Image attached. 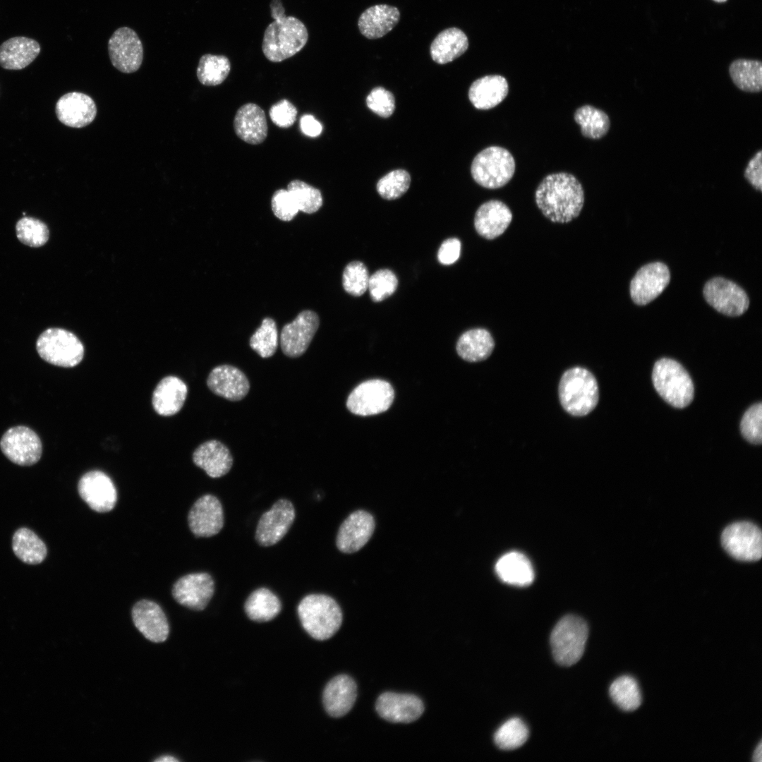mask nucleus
<instances>
[{
  "mask_svg": "<svg viewBox=\"0 0 762 762\" xmlns=\"http://www.w3.org/2000/svg\"><path fill=\"white\" fill-rule=\"evenodd\" d=\"M535 198L545 217L555 223H567L579 215L584 203V191L574 175L560 172L542 180Z\"/></svg>",
  "mask_w": 762,
  "mask_h": 762,
  "instance_id": "nucleus-1",
  "label": "nucleus"
},
{
  "mask_svg": "<svg viewBox=\"0 0 762 762\" xmlns=\"http://www.w3.org/2000/svg\"><path fill=\"white\" fill-rule=\"evenodd\" d=\"M270 7L274 21L265 30L262 50L269 61L281 62L293 56L305 47L308 40V32L298 18L285 15V8L281 0H272Z\"/></svg>",
  "mask_w": 762,
  "mask_h": 762,
  "instance_id": "nucleus-2",
  "label": "nucleus"
},
{
  "mask_svg": "<svg viewBox=\"0 0 762 762\" xmlns=\"http://www.w3.org/2000/svg\"><path fill=\"white\" fill-rule=\"evenodd\" d=\"M560 404L573 416H584L597 406L599 390L595 376L586 368L573 367L562 375L558 387Z\"/></svg>",
  "mask_w": 762,
  "mask_h": 762,
  "instance_id": "nucleus-3",
  "label": "nucleus"
},
{
  "mask_svg": "<svg viewBox=\"0 0 762 762\" xmlns=\"http://www.w3.org/2000/svg\"><path fill=\"white\" fill-rule=\"evenodd\" d=\"M297 611L304 629L317 640L331 638L342 622V612L338 603L325 594L306 595L299 603Z\"/></svg>",
  "mask_w": 762,
  "mask_h": 762,
  "instance_id": "nucleus-4",
  "label": "nucleus"
},
{
  "mask_svg": "<svg viewBox=\"0 0 762 762\" xmlns=\"http://www.w3.org/2000/svg\"><path fill=\"white\" fill-rule=\"evenodd\" d=\"M652 380L660 396L676 408L688 406L694 397V385L687 370L677 361L661 358L653 367Z\"/></svg>",
  "mask_w": 762,
  "mask_h": 762,
  "instance_id": "nucleus-5",
  "label": "nucleus"
},
{
  "mask_svg": "<svg viewBox=\"0 0 762 762\" xmlns=\"http://www.w3.org/2000/svg\"><path fill=\"white\" fill-rule=\"evenodd\" d=\"M586 622L575 615L562 617L550 635V645L555 661L562 666H572L582 657L588 639Z\"/></svg>",
  "mask_w": 762,
  "mask_h": 762,
  "instance_id": "nucleus-6",
  "label": "nucleus"
},
{
  "mask_svg": "<svg viewBox=\"0 0 762 762\" xmlns=\"http://www.w3.org/2000/svg\"><path fill=\"white\" fill-rule=\"evenodd\" d=\"M515 161L505 148L490 146L480 151L473 159L471 173L480 186L495 189L506 185L513 177Z\"/></svg>",
  "mask_w": 762,
  "mask_h": 762,
  "instance_id": "nucleus-7",
  "label": "nucleus"
},
{
  "mask_svg": "<svg viewBox=\"0 0 762 762\" xmlns=\"http://www.w3.org/2000/svg\"><path fill=\"white\" fill-rule=\"evenodd\" d=\"M36 349L44 361L64 368L78 365L85 353L84 346L77 336L57 327L49 328L40 335Z\"/></svg>",
  "mask_w": 762,
  "mask_h": 762,
  "instance_id": "nucleus-8",
  "label": "nucleus"
},
{
  "mask_svg": "<svg viewBox=\"0 0 762 762\" xmlns=\"http://www.w3.org/2000/svg\"><path fill=\"white\" fill-rule=\"evenodd\" d=\"M394 392L382 380H370L358 385L349 394L347 409L358 416H372L387 411L392 405Z\"/></svg>",
  "mask_w": 762,
  "mask_h": 762,
  "instance_id": "nucleus-9",
  "label": "nucleus"
},
{
  "mask_svg": "<svg viewBox=\"0 0 762 762\" xmlns=\"http://www.w3.org/2000/svg\"><path fill=\"white\" fill-rule=\"evenodd\" d=\"M721 541L725 550L737 560L754 562L761 557V531L751 522H736L727 526L722 533Z\"/></svg>",
  "mask_w": 762,
  "mask_h": 762,
  "instance_id": "nucleus-10",
  "label": "nucleus"
},
{
  "mask_svg": "<svg viewBox=\"0 0 762 762\" xmlns=\"http://www.w3.org/2000/svg\"><path fill=\"white\" fill-rule=\"evenodd\" d=\"M4 454L13 463L20 466H31L41 457L42 446L37 433L23 425L9 428L0 440Z\"/></svg>",
  "mask_w": 762,
  "mask_h": 762,
  "instance_id": "nucleus-11",
  "label": "nucleus"
},
{
  "mask_svg": "<svg viewBox=\"0 0 762 762\" xmlns=\"http://www.w3.org/2000/svg\"><path fill=\"white\" fill-rule=\"evenodd\" d=\"M108 52L111 64L124 73L137 71L143 59L142 42L128 27H121L113 32L108 42Z\"/></svg>",
  "mask_w": 762,
  "mask_h": 762,
  "instance_id": "nucleus-12",
  "label": "nucleus"
},
{
  "mask_svg": "<svg viewBox=\"0 0 762 762\" xmlns=\"http://www.w3.org/2000/svg\"><path fill=\"white\" fill-rule=\"evenodd\" d=\"M703 296L708 304L727 316H739L749 308L746 292L737 284L722 277L709 280L704 286Z\"/></svg>",
  "mask_w": 762,
  "mask_h": 762,
  "instance_id": "nucleus-13",
  "label": "nucleus"
},
{
  "mask_svg": "<svg viewBox=\"0 0 762 762\" xmlns=\"http://www.w3.org/2000/svg\"><path fill=\"white\" fill-rule=\"evenodd\" d=\"M320 325L316 313L310 310L301 312L296 319L286 324L280 334V345L284 354L298 358L308 349Z\"/></svg>",
  "mask_w": 762,
  "mask_h": 762,
  "instance_id": "nucleus-14",
  "label": "nucleus"
},
{
  "mask_svg": "<svg viewBox=\"0 0 762 762\" xmlns=\"http://www.w3.org/2000/svg\"><path fill=\"white\" fill-rule=\"evenodd\" d=\"M294 519L295 509L292 503L286 499L277 500L260 518L255 540L265 547L277 543L286 534Z\"/></svg>",
  "mask_w": 762,
  "mask_h": 762,
  "instance_id": "nucleus-15",
  "label": "nucleus"
},
{
  "mask_svg": "<svg viewBox=\"0 0 762 762\" xmlns=\"http://www.w3.org/2000/svg\"><path fill=\"white\" fill-rule=\"evenodd\" d=\"M78 490L80 497L97 512L111 511L117 501L116 488L111 478L101 471H90L79 480Z\"/></svg>",
  "mask_w": 762,
  "mask_h": 762,
  "instance_id": "nucleus-16",
  "label": "nucleus"
},
{
  "mask_svg": "<svg viewBox=\"0 0 762 762\" xmlns=\"http://www.w3.org/2000/svg\"><path fill=\"white\" fill-rule=\"evenodd\" d=\"M670 274L660 262L647 264L636 273L630 284V294L637 305H646L658 297L668 285Z\"/></svg>",
  "mask_w": 762,
  "mask_h": 762,
  "instance_id": "nucleus-17",
  "label": "nucleus"
},
{
  "mask_svg": "<svg viewBox=\"0 0 762 762\" xmlns=\"http://www.w3.org/2000/svg\"><path fill=\"white\" fill-rule=\"evenodd\" d=\"M214 592V580L209 574L205 572L185 575L176 581L172 588V595L175 600L194 610H204Z\"/></svg>",
  "mask_w": 762,
  "mask_h": 762,
  "instance_id": "nucleus-18",
  "label": "nucleus"
},
{
  "mask_svg": "<svg viewBox=\"0 0 762 762\" xmlns=\"http://www.w3.org/2000/svg\"><path fill=\"white\" fill-rule=\"evenodd\" d=\"M192 533L198 537H211L224 526V512L220 501L214 495H205L192 506L188 516Z\"/></svg>",
  "mask_w": 762,
  "mask_h": 762,
  "instance_id": "nucleus-19",
  "label": "nucleus"
},
{
  "mask_svg": "<svg viewBox=\"0 0 762 762\" xmlns=\"http://www.w3.org/2000/svg\"><path fill=\"white\" fill-rule=\"evenodd\" d=\"M375 528L373 516L363 510L351 513L341 524L337 536V548L344 553L361 549L369 540Z\"/></svg>",
  "mask_w": 762,
  "mask_h": 762,
  "instance_id": "nucleus-20",
  "label": "nucleus"
},
{
  "mask_svg": "<svg viewBox=\"0 0 762 762\" xmlns=\"http://www.w3.org/2000/svg\"><path fill=\"white\" fill-rule=\"evenodd\" d=\"M377 713L383 719L396 723H409L418 719L424 711L422 701L411 694L385 692L375 704Z\"/></svg>",
  "mask_w": 762,
  "mask_h": 762,
  "instance_id": "nucleus-21",
  "label": "nucleus"
},
{
  "mask_svg": "<svg viewBox=\"0 0 762 762\" xmlns=\"http://www.w3.org/2000/svg\"><path fill=\"white\" fill-rule=\"evenodd\" d=\"M56 115L61 123L71 128H83L96 117L97 107L87 95L79 92L62 95L55 106Z\"/></svg>",
  "mask_w": 762,
  "mask_h": 762,
  "instance_id": "nucleus-22",
  "label": "nucleus"
},
{
  "mask_svg": "<svg viewBox=\"0 0 762 762\" xmlns=\"http://www.w3.org/2000/svg\"><path fill=\"white\" fill-rule=\"evenodd\" d=\"M207 385L216 395L231 401L243 399L250 390L247 376L240 369L231 365L214 368L207 377Z\"/></svg>",
  "mask_w": 762,
  "mask_h": 762,
  "instance_id": "nucleus-23",
  "label": "nucleus"
},
{
  "mask_svg": "<svg viewBox=\"0 0 762 762\" xmlns=\"http://www.w3.org/2000/svg\"><path fill=\"white\" fill-rule=\"evenodd\" d=\"M135 627L148 640L155 643L166 641L169 626L165 614L156 603L141 600L136 603L131 612Z\"/></svg>",
  "mask_w": 762,
  "mask_h": 762,
  "instance_id": "nucleus-24",
  "label": "nucleus"
},
{
  "mask_svg": "<svg viewBox=\"0 0 762 762\" xmlns=\"http://www.w3.org/2000/svg\"><path fill=\"white\" fill-rule=\"evenodd\" d=\"M234 129L243 141L251 145L262 143L268 133L264 110L254 103L242 105L235 114Z\"/></svg>",
  "mask_w": 762,
  "mask_h": 762,
  "instance_id": "nucleus-25",
  "label": "nucleus"
},
{
  "mask_svg": "<svg viewBox=\"0 0 762 762\" xmlns=\"http://www.w3.org/2000/svg\"><path fill=\"white\" fill-rule=\"evenodd\" d=\"M512 219L509 208L497 200H489L477 210L474 225L476 231L482 237L494 239L502 235Z\"/></svg>",
  "mask_w": 762,
  "mask_h": 762,
  "instance_id": "nucleus-26",
  "label": "nucleus"
},
{
  "mask_svg": "<svg viewBox=\"0 0 762 762\" xmlns=\"http://www.w3.org/2000/svg\"><path fill=\"white\" fill-rule=\"evenodd\" d=\"M357 689L353 679L340 675L332 679L323 691V704L332 717L340 718L352 708L356 698Z\"/></svg>",
  "mask_w": 762,
  "mask_h": 762,
  "instance_id": "nucleus-27",
  "label": "nucleus"
},
{
  "mask_svg": "<svg viewBox=\"0 0 762 762\" xmlns=\"http://www.w3.org/2000/svg\"><path fill=\"white\" fill-rule=\"evenodd\" d=\"M194 464L211 478L226 475L233 465L229 448L220 441L211 440L200 445L193 454Z\"/></svg>",
  "mask_w": 762,
  "mask_h": 762,
  "instance_id": "nucleus-28",
  "label": "nucleus"
},
{
  "mask_svg": "<svg viewBox=\"0 0 762 762\" xmlns=\"http://www.w3.org/2000/svg\"><path fill=\"white\" fill-rule=\"evenodd\" d=\"M188 393L186 384L180 378L169 375L162 378L152 393V404L157 413L170 416L183 407Z\"/></svg>",
  "mask_w": 762,
  "mask_h": 762,
  "instance_id": "nucleus-29",
  "label": "nucleus"
},
{
  "mask_svg": "<svg viewBox=\"0 0 762 762\" xmlns=\"http://www.w3.org/2000/svg\"><path fill=\"white\" fill-rule=\"evenodd\" d=\"M41 51L40 43L32 38L17 36L0 44V66L6 70H21L30 65Z\"/></svg>",
  "mask_w": 762,
  "mask_h": 762,
  "instance_id": "nucleus-30",
  "label": "nucleus"
},
{
  "mask_svg": "<svg viewBox=\"0 0 762 762\" xmlns=\"http://www.w3.org/2000/svg\"><path fill=\"white\" fill-rule=\"evenodd\" d=\"M400 19L399 9L387 4H377L365 10L360 16L358 26L368 39H377L390 32Z\"/></svg>",
  "mask_w": 762,
  "mask_h": 762,
  "instance_id": "nucleus-31",
  "label": "nucleus"
},
{
  "mask_svg": "<svg viewBox=\"0 0 762 762\" xmlns=\"http://www.w3.org/2000/svg\"><path fill=\"white\" fill-rule=\"evenodd\" d=\"M508 92L509 85L504 77L490 75L473 82L468 90V98L476 109L487 110L502 102Z\"/></svg>",
  "mask_w": 762,
  "mask_h": 762,
  "instance_id": "nucleus-32",
  "label": "nucleus"
},
{
  "mask_svg": "<svg viewBox=\"0 0 762 762\" xmlns=\"http://www.w3.org/2000/svg\"><path fill=\"white\" fill-rule=\"evenodd\" d=\"M497 576L504 583L526 586L534 580V571L528 557L519 552H510L502 555L495 567Z\"/></svg>",
  "mask_w": 762,
  "mask_h": 762,
  "instance_id": "nucleus-33",
  "label": "nucleus"
},
{
  "mask_svg": "<svg viewBox=\"0 0 762 762\" xmlns=\"http://www.w3.org/2000/svg\"><path fill=\"white\" fill-rule=\"evenodd\" d=\"M468 47V40L459 28H449L440 32L431 43L430 53L432 59L439 64L454 61L462 55Z\"/></svg>",
  "mask_w": 762,
  "mask_h": 762,
  "instance_id": "nucleus-34",
  "label": "nucleus"
},
{
  "mask_svg": "<svg viewBox=\"0 0 762 762\" xmlns=\"http://www.w3.org/2000/svg\"><path fill=\"white\" fill-rule=\"evenodd\" d=\"M495 347L494 339L485 329L476 328L463 333L456 344L459 356L468 362L487 359Z\"/></svg>",
  "mask_w": 762,
  "mask_h": 762,
  "instance_id": "nucleus-35",
  "label": "nucleus"
},
{
  "mask_svg": "<svg viewBox=\"0 0 762 762\" xmlns=\"http://www.w3.org/2000/svg\"><path fill=\"white\" fill-rule=\"evenodd\" d=\"M244 609L250 619L259 622H268L280 612L282 603L279 598L270 589L260 588L248 597Z\"/></svg>",
  "mask_w": 762,
  "mask_h": 762,
  "instance_id": "nucleus-36",
  "label": "nucleus"
},
{
  "mask_svg": "<svg viewBox=\"0 0 762 762\" xmlns=\"http://www.w3.org/2000/svg\"><path fill=\"white\" fill-rule=\"evenodd\" d=\"M12 548L15 555L28 564L41 563L47 553L44 543L35 532L27 528H18L14 533Z\"/></svg>",
  "mask_w": 762,
  "mask_h": 762,
  "instance_id": "nucleus-37",
  "label": "nucleus"
},
{
  "mask_svg": "<svg viewBox=\"0 0 762 762\" xmlns=\"http://www.w3.org/2000/svg\"><path fill=\"white\" fill-rule=\"evenodd\" d=\"M730 76L734 85L746 92L762 90V64L758 60L739 59L731 63Z\"/></svg>",
  "mask_w": 762,
  "mask_h": 762,
  "instance_id": "nucleus-38",
  "label": "nucleus"
},
{
  "mask_svg": "<svg viewBox=\"0 0 762 762\" xmlns=\"http://www.w3.org/2000/svg\"><path fill=\"white\" fill-rule=\"evenodd\" d=\"M574 118L581 126L582 135L588 138L600 139L607 133L610 127L607 114L591 105H583L578 108Z\"/></svg>",
  "mask_w": 762,
  "mask_h": 762,
  "instance_id": "nucleus-39",
  "label": "nucleus"
},
{
  "mask_svg": "<svg viewBox=\"0 0 762 762\" xmlns=\"http://www.w3.org/2000/svg\"><path fill=\"white\" fill-rule=\"evenodd\" d=\"M231 71V62L224 55L205 54L200 60L196 70L199 82L207 86L222 84Z\"/></svg>",
  "mask_w": 762,
  "mask_h": 762,
  "instance_id": "nucleus-40",
  "label": "nucleus"
},
{
  "mask_svg": "<svg viewBox=\"0 0 762 762\" xmlns=\"http://www.w3.org/2000/svg\"><path fill=\"white\" fill-rule=\"evenodd\" d=\"M609 692L614 703L623 710L633 711L641 703L639 685L632 677H618L611 684Z\"/></svg>",
  "mask_w": 762,
  "mask_h": 762,
  "instance_id": "nucleus-41",
  "label": "nucleus"
},
{
  "mask_svg": "<svg viewBox=\"0 0 762 762\" xmlns=\"http://www.w3.org/2000/svg\"><path fill=\"white\" fill-rule=\"evenodd\" d=\"M529 735L526 725L519 718H512L503 723L494 735L497 746L502 750H513L525 744Z\"/></svg>",
  "mask_w": 762,
  "mask_h": 762,
  "instance_id": "nucleus-42",
  "label": "nucleus"
},
{
  "mask_svg": "<svg viewBox=\"0 0 762 762\" xmlns=\"http://www.w3.org/2000/svg\"><path fill=\"white\" fill-rule=\"evenodd\" d=\"M249 344L260 357L267 358L272 356L278 346V332L275 321L270 318H264L260 327L250 338Z\"/></svg>",
  "mask_w": 762,
  "mask_h": 762,
  "instance_id": "nucleus-43",
  "label": "nucleus"
},
{
  "mask_svg": "<svg viewBox=\"0 0 762 762\" xmlns=\"http://www.w3.org/2000/svg\"><path fill=\"white\" fill-rule=\"evenodd\" d=\"M287 190L293 196L299 211L307 214L316 212L322 207L323 199L320 190L301 180H292Z\"/></svg>",
  "mask_w": 762,
  "mask_h": 762,
  "instance_id": "nucleus-44",
  "label": "nucleus"
},
{
  "mask_svg": "<svg viewBox=\"0 0 762 762\" xmlns=\"http://www.w3.org/2000/svg\"><path fill=\"white\" fill-rule=\"evenodd\" d=\"M16 231L18 240L30 247L38 248L44 246L49 236L47 225L41 220L31 217H24L19 219Z\"/></svg>",
  "mask_w": 762,
  "mask_h": 762,
  "instance_id": "nucleus-45",
  "label": "nucleus"
},
{
  "mask_svg": "<svg viewBox=\"0 0 762 762\" xmlns=\"http://www.w3.org/2000/svg\"><path fill=\"white\" fill-rule=\"evenodd\" d=\"M411 176L404 169H397L387 174L377 183V190L384 199L392 200L402 196L409 189Z\"/></svg>",
  "mask_w": 762,
  "mask_h": 762,
  "instance_id": "nucleus-46",
  "label": "nucleus"
},
{
  "mask_svg": "<svg viewBox=\"0 0 762 762\" xmlns=\"http://www.w3.org/2000/svg\"><path fill=\"white\" fill-rule=\"evenodd\" d=\"M368 271L365 265L359 261H353L344 268L342 284L344 290L354 296L363 295L368 287Z\"/></svg>",
  "mask_w": 762,
  "mask_h": 762,
  "instance_id": "nucleus-47",
  "label": "nucleus"
},
{
  "mask_svg": "<svg viewBox=\"0 0 762 762\" xmlns=\"http://www.w3.org/2000/svg\"><path fill=\"white\" fill-rule=\"evenodd\" d=\"M398 280L389 270L382 269L376 271L369 277L368 287L372 300L380 302L390 296L397 289Z\"/></svg>",
  "mask_w": 762,
  "mask_h": 762,
  "instance_id": "nucleus-48",
  "label": "nucleus"
},
{
  "mask_svg": "<svg viewBox=\"0 0 762 762\" xmlns=\"http://www.w3.org/2000/svg\"><path fill=\"white\" fill-rule=\"evenodd\" d=\"M741 432L749 442L760 445L762 441V404L751 406L744 414L740 425Z\"/></svg>",
  "mask_w": 762,
  "mask_h": 762,
  "instance_id": "nucleus-49",
  "label": "nucleus"
},
{
  "mask_svg": "<svg viewBox=\"0 0 762 762\" xmlns=\"http://www.w3.org/2000/svg\"><path fill=\"white\" fill-rule=\"evenodd\" d=\"M368 107L382 118L389 117L395 109L393 94L382 87L373 88L366 97Z\"/></svg>",
  "mask_w": 762,
  "mask_h": 762,
  "instance_id": "nucleus-50",
  "label": "nucleus"
},
{
  "mask_svg": "<svg viewBox=\"0 0 762 762\" xmlns=\"http://www.w3.org/2000/svg\"><path fill=\"white\" fill-rule=\"evenodd\" d=\"M271 205L275 217L284 222L293 219L299 211L293 196L287 189L276 190L272 197Z\"/></svg>",
  "mask_w": 762,
  "mask_h": 762,
  "instance_id": "nucleus-51",
  "label": "nucleus"
},
{
  "mask_svg": "<svg viewBox=\"0 0 762 762\" xmlns=\"http://www.w3.org/2000/svg\"><path fill=\"white\" fill-rule=\"evenodd\" d=\"M297 113L296 107L285 99L273 104L269 110V115L273 123L284 128H289L295 123Z\"/></svg>",
  "mask_w": 762,
  "mask_h": 762,
  "instance_id": "nucleus-52",
  "label": "nucleus"
},
{
  "mask_svg": "<svg viewBox=\"0 0 762 762\" xmlns=\"http://www.w3.org/2000/svg\"><path fill=\"white\" fill-rule=\"evenodd\" d=\"M762 151L759 150L749 161L744 170V178L746 181L758 191L762 190Z\"/></svg>",
  "mask_w": 762,
  "mask_h": 762,
  "instance_id": "nucleus-53",
  "label": "nucleus"
},
{
  "mask_svg": "<svg viewBox=\"0 0 762 762\" xmlns=\"http://www.w3.org/2000/svg\"><path fill=\"white\" fill-rule=\"evenodd\" d=\"M460 251V241L456 238H448L440 246L437 252V259L442 265H452L459 258Z\"/></svg>",
  "mask_w": 762,
  "mask_h": 762,
  "instance_id": "nucleus-54",
  "label": "nucleus"
},
{
  "mask_svg": "<svg viewBox=\"0 0 762 762\" xmlns=\"http://www.w3.org/2000/svg\"><path fill=\"white\" fill-rule=\"evenodd\" d=\"M300 128L303 134L313 138L320 135L322 131V124L311 114L301 117Z\"/></svg>",
  "mask_w": 762,
  "mask_h": 762,
  "instance_id": "nucleus-55",
  "label": "nucleus"
},
{
  "mask_svg": "<svg viewBox=\"0 0 762 762\" xmlns=\"http://www.w3.org/2000/svg\"><path fill=\"white\" fill-rule=\"evenodd\" d=\"M753 760L755 762H761L762 761V744L760 742L755 749L753 755Z\"/></svg>",
  "mask_w": 762,
  "mask_h": 762,
  "instance_id": "nucleus-56",
  "label": "nucleus"
},
{
  "mask_svg": "<svg viewBox=\"0 0 762 762\" xmlns=\"http://www.w3.org/2000/svg\"><path fill=\"white\" fill-rule=\"evenodd\" d=\"M155 762H178L179 761L176 758L172 756H162L155 760Z\"/></svg>",
  "mask_w": 762,
  "mask_h": 762,
  "instance_id": "nucleus-57",
  "label": "nucleus"
},
{
  "mask_svg": "<svg viewBox=\"0 0 762 762\" xmlns=\"http://www.w3.org/2000/svg\"><path fill=\"white\" fill-rule=\"evenodd\" d=\"M713 1H716V2H718V3H722V2L726 1L727 0H713Z\"/></svg>",
  "mask_w": 762,
  "mask_h": 762,
  "instance_id": "nucleus-58",
  "label": "nucleus"
}]
</instances>
